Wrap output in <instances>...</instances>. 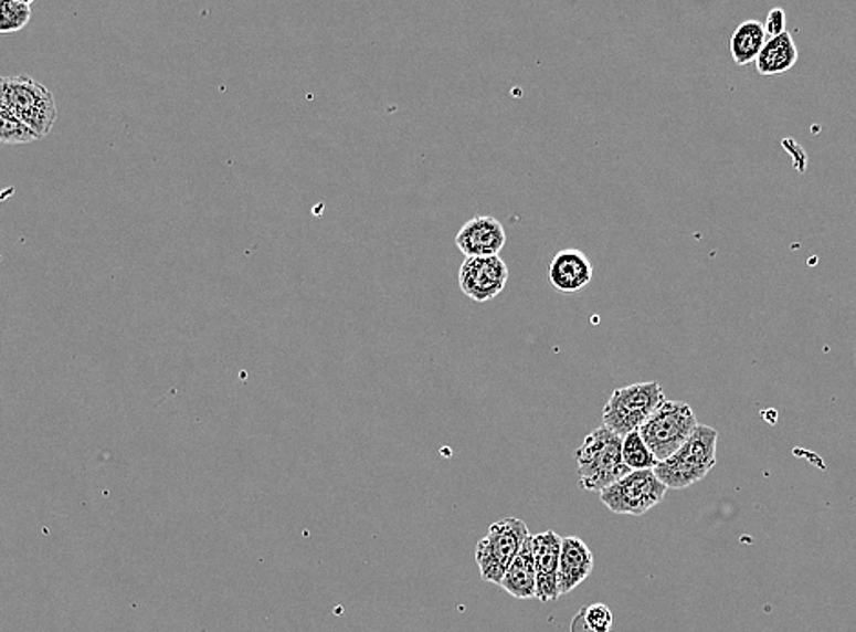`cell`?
Here are the masks:
<instances>
[{"label": "cell", "mask_w": 856, "mask_h": 632, "mask_svg": "<svg viewBox=\"0 0 856 632\" xmlns=\"http://www.w3.org/2000/svg\"><path fill=\"white\" fill-rule=\"evenodd\" d=\"M509 281V266L499 255L493 257H465L457 283L463 294L476 303H488L505 291Z\"/></svg>", "instance_id": "cell-8"}, {"label": "cell", "mask_w": 856, "mask_h": 632, "mask_svg": "<svg viewBox=\"0 0 856 632\" xmlns=\"http://www.w3.org/2000/svg\"><path fill=\"white\" fill-rule=\"evenodd\" d=\"M504 591L509 592L516 600H532L536 598V567L535 549H532V536L527 538L524 547L512 561V566L505 572L504 580L499 583Z\"/></svg>", "instance_id": "cell-13"}, {"label": "cell", "mask_w": 856, "mask_h": 632, "mask_svg": "<svg viewBox=\"0 0 856 632\" xmlns=\"http://www.w3.org/2000/svg\"><path fill=\"white\" fill-rule=\"evenodd\" d=\"M35 140H39L36 135L0 103V146L28 145Z\"/></svg>", "instance_id": "cell-19"}, {"label": "cell", "mask_w": 856, "mask_h": 632, "mask_svg": "<svg viewBox=\"0 0 856 632\" xmlns=\"http://www.w3.org/2000/svg\"><path fill=\"white\" fill-rule=\"evenodd\" d=\"M32 21V2L0 0V33L21 32Z\"/></svg>", "instance_id": "cell-18"}, {"label": "cell", "mask_w": 856, "mask_h": 632, "mask_svg": "<svg viewBox=\"0 0 856 632\" xmlns=\"http://www.w3.org/2000/svg\"><path fill=\"white\" fill-rule=\"evenodd\" d=\"M698 426L695 412L684 401L664 400L654 410L649 420L640 426V435L653 452L656 462H665L673 456Z\"/></svg>", "instance_id": "cell-6"}, {"label": "cell", "mask_w": 856, "mask_h": 632, "mask_svg": "<svg viewBox=\"0 0 856 632\" xmlns=\"http://www.w3.org/2000/svg\"><path fill=\"white\" fill-rule=\"evenodd\" d=\"M592 569H594V556L585 541L578 536L561 538L560 572H558L560 597L574 591L591 576Z\"/></svg>", "instance_id": "cell-12"}, {"label": "cell", "mask_w": 856, "mask_h": 632, "mask_svg": "<svg viewBox=\"0 0 856 632\" xmlns=\"http://www.w3.org/2000/svg\"><path fill=\"white\" fill-rule=\"evenodd\" d=\"M507 243L504 224L493 215L468 219L456 235V246L465 257L499 255Z\"/></svg>", "instance_id": "cell-9"}, {"label": "cell", "mask_w": 856, "mask_h": 632, "mask_svg": "<svg viewBox=\"0 0 856 632\" xmlns=\"http://www.w3.org/2000/svg\"><path fill=\"white\" fill-rule=\"evenodd\" d=\"M718 432L709 425L696 426L689 440L654 468V474L667 488L695 485L717 465Z\"/></svg>", "instance_id": "cell-3"}, {"label": "cell", "mask_w": 856, "mask_h": 632, "mask_svg": "<svg viewBox=\"0 0 856 632\" xmlns=\"http://www.w3.org/2000/svg\"><path fill=\"white\" fill-rule=\"evenodd\" d=\"M623 463L628 466V471H654L658 462L653 456V452L647 449L640 432H631L622 441Z\"/></svg>", "instance_id": "cell-16"}, {"label": "cell", "mask_w": 856, "mask_h": 632, "mask_svg": "<svg viewBox=\"0 0 856 632\" xmlns=\"http://www.w3.org/2000/svg\"><path fill=\"white\" fill-rule=\"evenodd\" d=\"M622 441L623 438L603 425L586 435L582 446L574 452L582 488L602 493L627 476L631 471L623 463Z\"/></svg>", "instance_id": "cell-2"}, {"label": "cell", "mask_w": 856, "mask_h": 632, "mask_svg": "<svg viewBox=\"0 0 856 632\" xmlns=\"http://www.w3.org/2000/svg\"><path fill=\"white\" fill-rule=\"evenodd\" d=\"M549 281L560 294H578L592 281V263L582 250H561L550 261Z\"/></svg>", "instance_id": "cell-11"}, {"label": "cell", "mask_w": 856, "mask_h": 632, "mask_svg": "<svg viewBox=\"0 0 856 632\" xmlns=\"http://www.w3.org/2000/svg\"><path fill=\"white\" fill-rule=\"evenodd\" d=\"M669 488L654 471H631L620 482L600 493L603 505L614 514L642 516L665 498Z\"/></svg>", "instance_id": "cell-7"}, {"label": "cell", "mask_w": 856, "mask_h": 632, "mask_svg": "<svg viewBox=\"0 0 856 632\" xmlns=\"http://www.w3.org/2000/svg\"><path fill=\"white\" fill-rule=\"evenodd\" d=\"M532 549H535L536 598L543 603L558 600L561 538L554 530L536 534L532 536Z\"/></svg>", "instance_id": "cell-10"}, {"label": "cell", "mask_w": 856, "mask_h": 632, "mask_svg": "<svg viewBox=\"0 0 856 632\" xmlns=\"http://www.w3.org/2000/svg\"><path fill=\"white\" fill-rule=\"evenodd\" d=\"M768 42V35L763 32L762 22L746 21L732 32L731 55L738 66H748L757 63L758 55L762 52L763 44Z\"/></svg>", "instance_id": "cell-15"}, {"label": "cell", "mask_w": 856, "mask_h": 632, "mask_svg": "<svg viewBox=\"0 0 856 632\" xmlns=\"http://www.w3.org/2000/svg\"><path fill=\"white\" fill-rule=\"evenodd\" d=\"M665 400L664 389L656 381L628 385L614 390L603 407V426L620 438L640 431L654 410Z\"/></svg>", "instance_id": "cell-5"}, {"label": "cell", "mask_w": 856, "mask_h": 632, "mask_svg": "<svg viewBox=\"0 0 856 632\" xmlns=\"http://www.w3.org/2000/svg\"><path fill=\"white\" fill-rule=\"evenodd\" d=\"M796 63H799V48L793 35L785 32L774 39H768L754 64L760 75L773 77V75L788 73Z\"/></svg>", "instance_id": "cell-14"}, {"label": "cell", "mask_w": 856, "mask_h": 632, "mask_svg": "<svg viewBox=\"0 0 856 632\" xmlns=\"http://www.w3.org/2000/svg\"><path fill=\"white\" fill-rule=\"evenodd\" d=\"M0 103L27 125L36 139L52 134L57 123V103L52 92L28 75L0 77Z\"/></svg>", "instance_id": "cell-1"}, {"label": "cell", "mask_w": 856, "mask_h": 632, "mask_svg": "<svg viewBox=\"0 0 856 632\" xmlns=\"http://www.w3.org/2000/svg\"><path fill=\"white\" fill-rule=\"evenodd\" d=\"M785 24H788L785 11L782 8H774V10L768 13V19H765V24H763V32H765L768 39H774V36L785 33Z\"/></svg>", "instance_id": "cell-20"}, {"label": "cell", "mask_w": 856, "mask_h": 632, "mask_svg": "<svg viewBox=\"0 0 856 632\" xmlns=\"http://www.w3.org/2000/svg\"><path fill=\"white\" fill-rule=\"evenodd\" d=\"M529 536V527L524 519L505 518L496 522L474 550L483 580L499 586Z\"/></svg>", "instance_id": "cell-4"}, {"label": "cell", "mask_w": 856, "mask_h": 632, "mask_svg": "<svg viewBox=\"0 0 856 632\" xmlns=\"http://www.w3.org/2000/svg\"><path fill=\"white\" fill-rule=\"evenodd\" d=\"M613 612L605 603H592L572 622V632H611Z\"/></svg>", "instance_id": "cell-17"}]
</instances>
